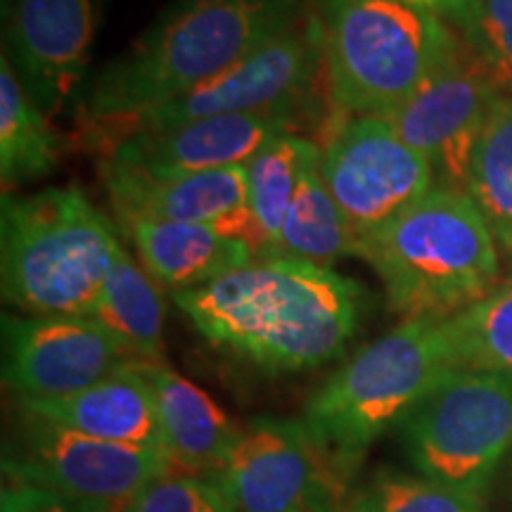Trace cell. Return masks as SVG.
<instances>
[{
	"mask_svg": "<svg viewBox=\"0 0 512 512\" xmlns=\"http://www.w3.org/2000/svg\"><path fill=\"white\" fill-rule=\"evenodd\" d=\"M171 297L209 344L268 373H297L342 356L363 309L354 280L330 266L275 254H256Z\"/></svg>",
	"mask_w": 512,
	"mask_h": 512,
	"instance_id": "1",
	"label": "cell"
},
{
	"mask_svg": "<svg viewBox=\"0 0 512 512\" xmlns=\"http://www.w3.org/2000/svg\"><path fill=\"white\" fill-rule=\"evenodd\" d=\"M311 0H176L88 86L81 112L119 124L256 53L309 12Z\"/></svg>",
	"mask_w": 512,
	"mask_h": 512,
	"instance_id": "2",
	"label": "cell"
},
{
	"mask_svg": "<svg viewBox=\"0 0 512 512\" xmlns=\"http://www.w3.org/2000/svg\"><path fill=\"white\" fill-rule=\"evenodd\" d=\"M358 259L382 280L403 320H446L503 283L498 242L470 192L434 185L358 240Z\"/></svg>",
	"mask_w": 512,
	"mask_h": 512,
	"instance_id": "3",
	"label": "cell"
},
{
	"mask_svg": "<svg viewBox=\"0 0 512 512\" xmlns=\"http://www.w3.org/2000/svg\"><path fill=\"white\" fill-rule=\"evenodd\" d=\"M121 247L79 188L3 195V299L27 316H91Z\"/></svg>",
	"mask_w": 512,
	"mask_h": 512,
	"instance_id": "4",
	"label": "cell"
},
{
	"mask_svg": "<svg viewBox=\"0 0 512 512\" xmlns=\"http://www.w3.org/2000/svg\"><path fill=\"white\" fill-rule=\"evenodd\" d=\"M320 55L330 98L349 117H387L465 48L444 19L406 0H323Z\"/></svg>",
	"mask_w": 512,
	"mask_h": 512,
	"instance_id": "5",
	"label": "cell"
},
{
	"mask_svg": "<svg viewBox=\"0 0 512 512\" xmlns=\"http://www.w3.org/2000/svg\"><path fill=\"white\" fill-rule=\"evenodd\" d=\"M453 370L444 320H403L311 396L304 422L349 484L368 448Z\"/></svg>",
	"mask_w": 512,
	"mask_h": 512,
	"instance_id": "6",
	"label": "cell"
},
{
	"mask_svg": "<svg viewBox=\"0 0 512 512\" xmlns=\"http://www.w3.org/2000/svg\"><path fill=\"white\" fill-rule=\"evenodd\" d=\"M422 477L479 494L512 448V375L453 370L399 425Z\"/></svg>",
	"mask_w": 512,
	"mask_h": 512,
	"instance_id": "7",
	"label": "cell"
},
{
	"mask_svg": "<svg viewBox=\"0 0 512 512\" xmlns=\"http://www.w3.org/2000/svg\"><path fill=\"white\" fill-rule=\"evenodd\" d=\"M171 467L159 448L86 437L29 413L3 456V472L12 482L46 486L95 512H126L133 498Z\"/></svg>",
	"mask_w": 512,
	"mask_h": 512,
	"instance_id": "8",
	"label": "cell"
},
{
	"mask_svg": "<svg viewBox=\"0 0 512 512\" xmlns=\"http://www.w3.org/2000/svg\"><path fill=\"white\" fill-rule=\"evenodd\" d=\"M320 174L356 242L437 185L422 152L382 117H344L320 155Z\"/></svg>",
	"mask_w": 512,
	"mask_h": 512,
	"instance_id": "9",
	"label": "cell"
},
{
	"mask_svg": "<svg viewBox=\"0 0 512 512\" xmlns=\"http://www.w3.org/2000/svg\"><path fill=\"white\" fill-rule=\"evenodd\" d=\"M320 69L323 55L318 15L306 12L297 24L223 74L155 110L107 128L121 133L128 128H162L221 114L297 112Z\"/></svg>",
	"mask_w": 512,
	"mask_h": 512,
	"instance_id": "10",
	"label": "cell"
},
{
	"mask_svg": "<svg viewBox=\"0 0 512 512\" xmlns=\"http://www.w3.org/2000/svg\"><path fill=\"white\" fill-rule=\"evenodd\" d=\"M219 479L235 512H335L347 489L304 420L247 422Z\"/></svg>",
	"mask_w": 512,
	"mask_h": 512,
	"instance_id": "11",
	"label": "cell"
},
{
	"mask_svg": "<svg viewBox=\"0 0 512 512\" xmlns=\"http://www.w3.org/2000/svg\"><path fill=\"white\" fill-rule=\"evenodd\" d=\"M498 95L484 64L465 43L411 100L382 119L430 159L437 185L467 192L475 147Z\"/></svg>",
	"mask_w": 512,
	"mask_h": 512,
	"instance_id": "12",
	"label": "cell"
},
{
	"mask_svg": "<svg viewBox=\"0 0 512 512\" xmlns=\"http://www.w3.org/2000/svg\"><path fill=\"white\" fill-rule=\"evenodd\" d=\"M131 361L88 316H3V382L22 399H62Z\"/></svg>",
	"mask_w": 512,
	"mask_h": 512,
	"instance_id": "13",
	"label": "cell"
},
{
	"mask_svg": "<svg viewBox=\"0 0 512 512\" xmlns=\"http://www.w3.org/2000/svg\"><path fill=\"white\" fill-rule=\"evenodd\" d=\"M98 22L100 0H3V55L48 117L79 91Z\"/></svg>",
	"mask_w": 512,
	"mask_h": 512,
	"instance_id": "14",
	"label": "cell"
},
{
	"mask_svg": "<svg viewBox=\"0 0 512 512\" xmlns=\"http://www.w3.org/2000/svg\"><path fill=\"white\" fill-rule=\"evenodd\" d=\"M100 178L117 219L211 223L249 245L247 166L155 171L105 157Z\"/></svg>",
	"mask_w": 512,
	"mask_h": 512,
	"instance_id": "15",
	"label": "cell"
},
{
	"mask_svg": "<svg viewBox=\"0 0 512 512\" xmlns=\"http://www.w3.org/2000/svg\"><path fill=\"white\" fill-rule=\"evenodd\" d=\"M294 112L221 114L162 128L114 133L105 157L155 171H216L245 166L275 133L290 131Z\"/></svg>",
	"mask_w": 512,
	"mask_h": 512,
	"instance_id": "16",
	"label": "cell"
},
{
	"mask_svg": "<svg viewBox=\"0 0 512 512\" xmlns=\"http://www.w3.org/2000/svg\"><path fill=\"white\" fill-rule=\"evenodd\" d=\"M19 406L22 413L55 422L86 437L164 451L155 396L138 361H126L114 373L72 396L22 399Z\"/></svg>",
	"mask_w": 512,
	"mask_h": 512,
	"instance_id": "17",
	"label": "cell"
},
{
	"mask_svg": "<svg viewBox=\"0 0 512 512\" xmlns=\"http://www.w3.org/2000/svg\"><path fill=\"white\" fill-rule=\"evenodd\" d=\"M140 264L162 290H195L254 259L245 240L230 238L211 223L117 219Z\"/></svg>",
	"mask_w": 512,
	"mask_h": 512,
	"instance_id": "18",
	"label": "cell"
},
{
	"mask_svg": "<svg viewBox=\"0 0 512 512\" xmlns=\"http://www.w3.org/2000/svg\"><path fill=\"white\" fill-rule=\"evenodd\" d=\"M138 363L152 387L164 451L176 470L219 475L240 427L207 392L162 361Z\"/></svg>",
	"mask_w": 512,
	"mask_h": 512,
	"instance_id": "19",
	"label": "cell"
},
{
	"mask_svg": "<svg viewBox=\"0 0 512 512\" xmlns=\"http://www.w3.org/2000/svg\"><path fill=\"white\" fill-rule=\"evenodd\" d=\"M88 318L105 325L131 361H162L166 318L162 287L124 247L114 254L112 271Z\"/></svg>",
	"mask_w": 512,
	"mask_h": 512,
	"instance_id": "20",
	"label": "cell"
},
{
	"mask_svg": "<svg viewBox=\"0 0 512 512\" xmlns=\"http://www.w3.org/2000/svg\"><path fill=\"white\" fill-rule=\"evenodd\" d=\"M318 155L320 147L311 140L283 131L268 138L245 164L249 247L254 254H273L304 166Z\"/></svg>",
	"mask_w": 512,
	"mask_h": 512,
	"instance_id": "21",
	"label": "cell"
},
{
	"mask_svg": "<svg viewBox=\"0 0 512 512\" xmlns=\"http://www.w3.org/2000/svg\"><path fill=\"white\" fill-rule=\"evenodd\" d=\"M62 143L48 114L31 100L8 57H0V181L5 190L48 176Z\"/></svg>",
	"mask_w": 512,
	"mask_h": 512,
	"instance_id": "22",
	"label": "cell"
},
{
	"mask_svg": "<svg viewBox=\"0 0 512 512\" xmlns=\"http://www.w3.org/2000/svg\"><path fill=\"white\" fill-rule=\"evenodd\" d=\"M320 155L304 166L302 181L285 214L273 254L330 266L344 256H356L358 242L323 181Z\"/></svg>",
	"mask_w": 512,
	"mask_h": 512,
	"instance_id": "23",
	"label": "cell"
},
{
	"mask_svg": "<svg viewBox=\"0 0 512 512\" xmlns=\"http://www.w3.org/2000/svg\"><path fill=\"white\" fill-rule=\"evenodd\" d=\"M467 192L505 254L512 256V98L498 95L472 157Z\"/></svg>",
	"mask_w": 512,
	"mask_h": 512,
	"instance_id": "24",
	"label": "cell"
},
{
	"mask_svg": "<svg viewBox=\"0 0 512 512\" xmlns=\"http://www.w3.org/2000/svg\"><path fill=\"white\" fill-rule=\"evenodd\" d=\"M453 366L512 375V273L482 302L444 320Z\"/></svg>",
	"mask_w": 512,
	"mask_h": 512,
	"instance_id": "25",
	"label": "cell"
},
{
	"mask_svg": "<svg viewBox=\"0 0 512 512\" xmlns=\"http://www.w3.org/2000/svg\"><path fill=\"white\" fill-rule=\"evenodd\" d=\"M349 512H484V498L422 475L380 472L351 501Z\"/></svg>",
	"mask_w": 512,
	"mask_h": 512,
	"instance_id": "26",
	"label": "cell"
},
{
	"mask_svg": "<svg viewBox=\"0 0 512 512\" xmlns=\"http://www.w3.org/2000/svg\"><path fill=\"white\" fill-rule=\"evenodd\" d=\"M126 512H235L219 475H195L171 467L145 486Z\"/></svg>",
	"mask_w": 512,
	"mask_h": 512,
	"instance_id": "27",
	"label": "cell"
},
{
	"mask_svg": "<svg viewBox=\"0 0 512 512\" xmlns=\"http://www.w3.org/2000/svg\"><path fill=\"white\" fill-rule=\"evenodd\" d=\"M498 93L512 98V0H479V22L470 41Z\"/></svg>",
	"mask_w": 512,
	"mask_h": 512,
	"instance_id": "28",
	"label": "cell"
},
{
	"mask_svg": "<svg viewBox=\"0 0 512 512\" xmlns=\"http://www.w3.org/2000/svg\"><path fill=\"white\" fill-rule=\"evenodd\" d=\"M0 512H95L74 498L50 491L46 486L12 482L0 494Z\"/></svg>",
	"mask_w": 512,
	"mask_h": 512,
	"instance_id": "29",
	"label": "cell"
},
{
	"mask_svg": "<svg viewBox=\"0 0 512 512\" xmlns=\"http://www.w3.org/2000/svg\"><path fill=\"white\" fill-rule=\"evenodd\" d=\"M415 8L432 12L446 24L456 27L463 41H470L477 31L479 22V0H406Z\"/></svg>",
	"mask_w": 512,
	"mask_h": 512,
	"instance_id": "30",
	"label": "cell"
}]
</instances>
